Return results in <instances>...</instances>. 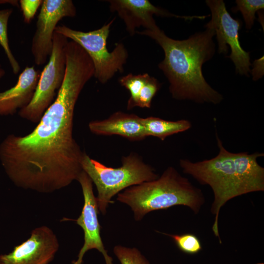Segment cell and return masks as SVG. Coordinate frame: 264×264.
I'll return each instance as SVG.
<instances>
[{
    "instance_id": "1",
    "label": "cell",
    "mask_w": 264,
    "mask_h": 264,
    "mask_svg": "<svg viewBox=\"0 0 264 264\" xmlns=\"http://www.w3.org/2000/svg\"><path fill=\"white\" fill-rule=\"evenodd\" d=\"M89 57L66 53L62 85L35 128L24 136L10 134L0 145V160L17 187L48 193L68 186L83 171V152L73 136L74 111L86 83L94 76Z\"/></svg>"
},
{
    "instance_id": "2",
    "label": "cell",
    "mask_w": 264,
    "mask_h": 264,
    "mask_svg": "<svg viewBox=\"0 0 264 264\" xmlns=\"http://www.w3.org/2000/svg\"><path fill=\"white\" fill-rule=\"evenodd\" d=\"M136 33L153 39L163 50L164 59L158 67L169 81L173 98L214 104L222 100V95L206 82L202 72L203 64L215 53L213 30L206 28L184 40L170 38L158 27Z\"/></svg>"
},
{
    "instance_id": "3",
    "label": "cell",
    "mask_w": 264,
    "mask_h": 264,
    "mask_svg": "<svg viewBox=\"0 0 264 264\" xmlns=\"http://www.w3.org/2000/svg\"><path fill=\"white\" fill-rule=\"evenodd\" d=\"M216 138L219 149L216 156L197 162L180 159L179 165L183 173L212 188L214 199L210 211L215 215L212 230L221 243L218 227L221 207L236 197L264 191V168L257 162L264 154L232 153L224 148L217 133Z\"/></svg>"
},
{
    "instance_id": "4",
    "label": "cell",
    "mask_w": 264,
    "mask_h": 264,
    "mask_svg": "<svg viewBox=\"0 0 264 264\" xmlns=\"http://www.w3.org/2000/svg\"><path fill=\"white\" fill-rule=\"evenodd\" d=\"M117 199L131 208L136 220L151 211L176 205L186 206L197 214L205 201L201 191L173 167L155 180L125 189L118 194Z\"/></svg>"
},
{
    "instance_id": "5",
    "label": "cell",
    "mask_w": 264,
    "mask_h": 264,
    "mask_svg": "<svg viewBox=\"0 0 264 264\" xmlns=\"http://www.w3.org/2000/svg\"><path fill=\"white\" fill-rule=\"evenodd\" d=\"M122 165L118 168L106 166L84 153L81 166L95 184L99 211L106 212L111 198L131 186L155 180L158 176L152 167L145 163L136 153H132L122 158Z\"/></svg>"
},
{
    "instance_id": "6",
    "label": "cell",
    "mask_w": 264,
    "mask_h": 264,
    "mask_svg": "<svg viewBox=\"0 0 264 264\" xmlns=\"http://www.w3.org/2000/svg\"><path fill=\"white\" fill-rule=\"evenodd\" d=\"M115 19L101 28L88 32L57 25L55 32L70 39L80 45L91 59L94 68V77L101 83H106L117 72L123 71L128 53L122 43H118L111 52L107 47L110 27Z\"/></svg>"
},
{
    "instance_id": "7",
    "label": "cell",
    "mask_w": 264,
    "mask_h": 264,
    "mask_svg": "<svg viewBox=\"0 0 264 264\" xmlns=\"http://www.w3.org/2000/svg\"><path fill=\"white\" fill-rule=\"evenodd\" d=\"M68 42L65 36L54 32L51 54L41 72L33 98L27 106L19 110V114L22 118L32 122H39L54 101L65 75V48Z\"/></svg>"
},
{
    "instance_id": "8",
    "label": "cell",
    "mask_w": 264,
    "mask_h": 264,
    "mask_svg": "<svg viewBox=\"0 0 264 264\" xmlns=\"http://www.w3.org/2000/svg\"><path fill=\"white\" fill-rule=\"evenodd\" d=\"M206 2L211 12V20L206 25V28L214 31L218 43L219 53L226 54L228 52V45L231 52L228 56L233 62L237 73L248 76L251 71L249 52L241 46L239 31L241 22L233 19L222 0H207Z\"/></svg>"
},
{
    "instance_id": "9",
    "label": "cell",
    "mask_w": 264,
    "mask_h": 264,
    "mask_svg": "<svg viewBox=\"0 0 264 264\" xmlns=\"http://www.w3.org/2000/svg\"><path fill=\"white\" fill-rule=\"evenodd\" d=\"M76 14V7L71 0H43L31 42V51L36 65L42 66L49 59L59 22Z\"/></svg>"
},
{
    "instance_id": "10",
    "label": "cell",
    "mask_w": 264,
    "mask_h": 264,
    "mask_svg": "<svg viewBox=\"0 0 264 264\" xmlns=\"http://www.w3.org/2000/svg\"><path fill=\"white\" fill-rule=\"evenodd\" d=\"M81 185L84 197V205L76 223L82 228L84 233V243L77 256V259L71 264H82L85 254L88 250L95 249L104 256L106 264H113V259L105 248L100 235V228L98 219V208L96 198L92 187V182L83 171L77 180Z\"/></svg>"
},
{
    "instance_id": "11",
    "label": "cell",
    "mask_w": 264,
    "mask_h": 264,
    "mask_svg": "<svg viewBox=\"0 0 264 264\" xmlns=\"http://www.w3.org/2000/svg\"><path fill=\"white\" fill-rule=\"evenodd\" d=\"M59 247L56 235L48 227H37L30 237L7 254L0 255V264H49Z\"/></svg>"
},
{
    "instance_id": "12",
    "label": "cell",
    "mask_w": 264,
    "mask_h": 264,
    "mask_svg": "<svg viewBox=\"0 0 264 264\" xmlns=\"http://www.w3.org/2000/svg\"><path fill=\"white\" fill-rule=\"evenodd\" d=\"M110 9L117 12L124 22L127 31L132 36L136 29L142 26L145 30H153L158 26L154 19V15L161 17H174L185 20L204 19L205 16H181L169 13L167 11L152 4L148 0H110Z\"/></svg>"
},
{
    "instance_id": "13",
    "label": "cell",
    "mask_w": 264,
    "mask_h": 264,
    "mask_svg": "<svg viewBox=\"0 0 264 264\" xmlns=\"http://www.w3.org/2000/svg\"><path fill=\"white\" fill-rule=\"evenodd\" d=\"M41 72L34 66H26L15 85L0 92V116L13 115L26 106L33 98Z\"/></svg>"
},
{
    "instance_id": "14",
    "label": "cell",
    "mask_w": 264,
    "mask_h": 264,
    "mask_svg": "<svg viewBox=\"0 0 264 264\" xmlns=\"http://www.w3.org/2000/svg\"><path fill=\"white\" fill-rule=\"evenodd\" d=\"M141 119L134 114L117 111L107 119L90 122L88 128L97 135H117L131 141H139L147 137Z\"/></svg>"
},
{
    "instance_id": "15",
    "label": "cell",
    "mask_w": 264,
    "mask_h": 264,
    "mask_svg": "<svg viewBox=\"0 0 264 264\" xmlns=\"http://www.w3.org/2000/svg\"><path fill=\"white\" fill-rule=\"evenodd\" d=\"M146 136H153L163 141L171 135L187 131L191 128V123L184 119L176 121H168L155 117L142 118Z\"/></svg>"
},
{
    "instance_id": "16",
    "label": "cell",
    "mask_w": 264,
    "mask_h": 264,
    "mask_svg": "<svg viewBox=\"0 0 264 264\" xmlns=\"http://www.w3.org/2000/svg\"><path fill=\"white\" fill-rule=\"evenodd\" d=\"M150 77L148 73L138 75L129 73L119 79L120 84L130 92L131 96L127 103L128 110L136 107L139 93Z\"/></svg>"
},
{
    "instance_id": "17",
    "label": "cell",
    "mask_w": 264,
    "mask_h": 264,
    "mask_svg": "<svg viewBox=\"0 0 264 264\" xmlns=\"http://www.w3.org/2000/svg\"><path fill=\"white\" fill-rule=\"evenodd\" d=\"M13 11L12 8L0 10V45L4 51L13 73L17 74L21 67L11 50L7 35L8 22Z\"/></svg>"
},
{
    "instance_id": "18",
    "label": "cell",
    "mask_w": 264,
    "mask_h": 264,
    "mask_svg": "<svg viewBox=\"0 0 264 264\" xmlns=\"http://www.w3.org/2000/svg\"><path fill=\"white\" fill-rule=\"evenodd\" d=\"M237 5L234 8V11H240L242 15L245 23V28L250 30L252 28L257 11L264 9L263 0H237Z\"/></svg>"
},
{
    "instance_id": "19",
    "label": "cell",
    "mask_w": 264,
    "mask_h": 264,
    "mask_svg": "<svg viewBox=\"0 0 264 264\" xmlns=\"http://www.w3.org/2000/svg\"><path fill=\"white\" fill-rule=\"evenodd\" d=\"M171 237L177 247L188 254H196L202 249L199 239L194 234L185 233L180 235L167 234Z\"/></svg>"
},
{
    "instance_id": "20",
    "label": "cell",
    "mask_w": 264,
    "mask_h": 264,
    "mask_svg": "<svg viewBox=\"0 0 264 264\" xmlns=\"http://www.w3.org/2000/svg\"><path fill=\"white\" fill-rule=\"evenodd\" d=\"M113 252L121 264H150L136 248L116 245L113 248Z\"/></svg>"
},
{
    "instance_id": "21",
    "label": "cell",
    "mask_w": 264,
    "mask_h": 264,
    "mask_svg": "<svg viewBox=\"0 0 264 264\" xmlns=\"http://www.w3.org/2000/svg\"><path fill=\"white\" fill-rule=\"evenodd\" d=\"M160 88V84L154 77L151 76L138 96L136 107L150 108L152 99Z\"/></svg>"
},
{
    "instance_id": "22",
    "label": "cell",
    "mask_w": 264,
    "mask_h": 264,
    "mask_svg": "<svg viewBox=\"0 0 264 264\" xmlns=\"http://www.w3.org/2000/svg\"><path fill=\"white\" fill-rule=\"evenodd\" d=\"M42 2L43 0H19V6L22 13L24 22L29 23L31 22Z\"/></svg>"
},
{
    "instance_id": "23",
    "label": "cell",
    "mask_w": 264,
    "mask_h": 264,
    "mask_svg": "<svg viewBox=\"0 0 264 264\" xmlns=\"http://www.w3.org/2000/svg\"><path fill=\"white\" fill-rule=\"evenodd\" d=\"M8 3L14 6H16L18 4L17 0H0V4Z\"/></svg>"
},
{
    "instance_id": "24",
    "label": "cell",
    "mask_w": 264,
    "mask_h": 264,
    "mask_svg": "<svg viewBox=\"0 0 264 264\" xmlns=\"http://www.w3.org/2000/svg\"><path fill=\"white\" fill-rule=\"evenodd\" d=\"M5 74V71L2 67L1 65L0 64V79L3 77Z\"/></svg>"
}]
</instances>
